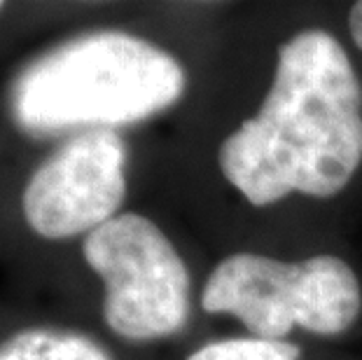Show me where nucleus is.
<instances>
[{
	"label": "nucleus",
	"mask_w": 362,
	"mask_h": 360,
	"mask_svg": "<svg viewBox=\"0 0 362 360\" xmlns=\"http://www.w3.org/2000/svg\"><path fill=\"white\" fill-rule=\"evenodd\" d=\"M218 162L252 206L349 185L362 164V87L334 35L309 28L281 45L262 108L227 136Z\"/></svg>",
	"instance_id": "nucleus-1"
},
{
	"label": "nucleus",
	"mask_w": 362,
	"mask_h": 360,
	"mask_svg": "<svg viewBox=\"0 0 362 360\" xmlns=\"http://www.w3.org/2000/svg\"><path fill=\"white\" fill-rule=\"evenodd\" d=\"M180 61L124 30H91L45 52L10 87V115L30 139L117 129L171 108Z\"/></svg>",
	"instance_id": "nucleus-2"
},
{
	"label": "nucleus",
	"mask_w": 362,
	"mask_h": 360,
	"mask_svg": "<svg viewBox=\"0 0 362 360\" xmlns=\"http://www.w3.org/2000/svg\"><path fill=\"white\" fill-rule=\"evenodd\" d=\"M202 309L236 316L262 339H285L295 327L332 337L356 323L362 293L356 272L337 255L281 262L234 252L208 277Z\"/></svg>",
	"instance_id": "nucleus-3"
},
{
	"label": "nucleus",
	"mask_w": 362,
	"mask_h": 360,
	"mask_svg": "<svg viewBox=\"0 0 362 360\" xmlns=\"http://www.w3.org/2000/svg\"><path fill=\"white\" fill-rule=\"evenodd\" d=\"M84 260L103 281V318L131 342L178 332L189 316V274L152 220L122 213L84 239Z\"/></svg>",
	"instance_id": "nucleus-4"
},
{
	"label": "nucleus",
	"mask_w": 362,
	"mask_h": 360,
	"mask_svg": "<svg viewBox=\"0 0 362 360\" xmlns=\"http://www.w3.org/2000/svg\"><path fill=\"white\" fill-rule=\"evenodd\" d=\"M124 166L127 145L112 129L71 136L30 175L21 197L28 227L45 239L91 234L124 202Z\"/></svg>",
	"instance_id": "nucleus-5"
},
{
	"label": "nucleus",
	"mask_w": 362,
	"mask_h": 360,
	"mask_svg": "<svg viewBox=\"0 0 362 360\" xmlns=\"http://www.w3.org/2000/svg\"><path fill=\"white\" fill-rule=\"evenodd\" d=\"M0 360H112V356L82 332L28 327L0 344Z\"/></svg>",
	"instance_id": "nucleus-6"
},
{
	"label": "nucleus",
	"mask_w": 362,
	"mask_h": 360,
	"mask_svg": "<svg viewBox=\"0 0 362 360\" xmlns=\"http://www.w3.org/2000/svg\"><path fill=\"white\" fill-rule=\"evenodd\" d=\"M299 356L302 349L292 342L243 337L204 344L187 360H299Z\"/></svg>",
	"instance_id": "nucleus-7"
},
{
	"label": "nucleus",
	"mask_w": 362,
	"mask_h": 360,
	"mask_svg": "<svg viewBox=\"0 0 362 360\" xmlns=\"http://www.w3.org/2000/svg\"><path fill=\"white\" fill-rule=\"evenodd\" d=\"M349 30H351L353 42H356L358 47L362 50V0L351 7V12H349Z\"/></svg>",
	"instance_id": "nucleus-8"
},
{
	"label": "nucleus",
	"mask_w": 362,
	"mask_h": 360,
	"mask_svg": "<svg viewBox=\"0 0 362 360\" xmlns=\"http://www.w3.org/2000/svg\"><path fill=\"white\" fill-rule=\"evenodd\" d=\"M0 10H3V3H0Z\"/></svg>",
	"instance_id": "nucleus-9"
}]
</instances>
